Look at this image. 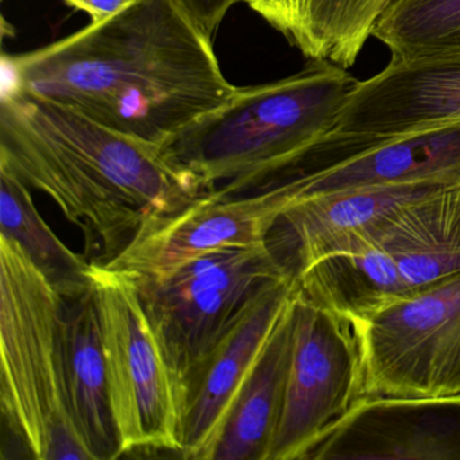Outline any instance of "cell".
Instances as JSON below:
<instances>
[{
  "mask_svg": "<svg viewBox=\"0 0 460 460\" xmlns=\"http://www.w3.org/2000/svg\"><path fill=\"white\" fill-rule=\"evenodd\" d=\"M4 87L68 107L163 146L235 93L214 42L173 0H134L123 12L52 44L2 55Z\"/></svg>",
  "mask_w": 460,
  "mask_h": 460,
  "instance_id": "6da1fadb",
  "label": "cell"
},
{
  "mask_svg": "<svg viewBox=\"0 0 460 460\" xmlns=\"http://www.w3.org/2000/svg\"><path fill=\"white\" fill-rule=\"evenodd\" d=\"M0 168L49 196L103 263L145 223L203 195L160 146L13 90H2L0 98Z\"/></svg>",
  "mask_w": 460,
  "mask_h": 460,
  "instance_id": "7a4b0ae2",
  "label": "cell"
},
{
  "mask_svg": "<svg viewBox=\"0 0 460 460\" xmlns=\"http://www.w3.org/2000/svg\"><path fill=\"white\" fill-rule=\"evenodd\" d=\"M358 80L328 61H309L292 76L238 87L222 106L161 146L201 192L241 195L332 130Z\"/></svg>",
  "mask_w": 460,
  "mask_h": 460,
  "instance_id": "3957f363",
  "label": "cell"
},
{
  "mask_svg": "<svg viewBox=\"0 0 460 460\" xmlns=\"http://www.w3.org/2000/svg\"><path fill=\"white\" fill-rule=\"evenodd\" d=\"M64 297L13 239L0 235L2 414L37 460H93L72 414Z\"/></svg>",
  "mask_w": 460,
  "mask_h": 460,
  "instance_id": "277c9868",
  "label": "cell"
},
{
  "mask_svg": "<svg viewBox=\"0 0 460 460\" xmlns=\"http://www.w3.org/2000/svg\"><path fill=\"white\" fill-rule=\"evenodd\" d=\"M112 414L122 455L181 451V395L134 276L91 261Z\"/></svg>",
  "mask_w": 460,
  "mask_h": 460,
  "instance_id": "5b68a950",
  "label": "cell"
},
{
  "mask_svg": "<svg viewBox=\"0 0 460 460\" xmlns=\"http://www.w3.org/2000/svg\"><path fill=\"white\" fill-rule=\"evenodd\" d=\"M279 277L289 276L268 244L207 252L163 276H134L180 395L236 314L266 282Z\"/></svg>",
  "mask_w": 460,
  "mask_h": 460,
  "instance_id": "8992f818",
  "label": "cell"
},
{
  "mask_svg": "<svg viewBox=\"0 0 460 460\" xmlns=\"http://www.w3.org/2000/svg\"><path fill=\"white\" fill-rule=\"evenodd\" d=\"M354 324L360 397H460V274Z\"/></svg>",
  "mask_w": 460,
  "mask_h": 460,
  "instance_id": "52a82bcc",
  "label": "cell"
},
{
  "mask_svg": "<svg viewBox=\"0 0 460 460\" xmlns=\"http://www.w3.org/2000/svg\"><path fill=\"white\" fill-rule=\"evenodd\" d=\"M268 182L285 187L295 203L363 188L460 187V123L381 138L327 133L254 188Z\"/></svg>",
  "mask_w": 460,
  "mask_h": 460,
  "instance_id": "ba28073f",
  "label": "cell"
},
{
  "mask_svg": "<svg viewBox=\"0 0 460 460\" xmlns=\"http://www.w3.org/2000/svg\"><path fill=\"white\" fill-rule=\"evenodd\" d=\"M362 395V352L354 322L298 290L293 349L269 460H303L314 440Z\"/></svg>",
  "mask_w": 460,
  "mask_h": 460,
  "instance_id": "9c48e42d",
  "label": "cell"
},
{
  "mask_svg": "<svg viewBox=\"0 0 460 460\" xmlns=\"http://www.w3.org/2000/svg\"><path fill=\"white\" fill-rule=\"evenodd\" d=\"M292 204L289 193L279 184L234 196L204 193L190 206L145 223L106 265L150 279L207 252L262 246L268 244L279 215Z\"/></svg>",
  "mask_w": 460,
  "mask_h": 460,
  "instance_id": "30bf717a",
  "label": "cell"
},
{
  "mask_svg": "<svg viewBox=\"0 0 460 460\" xmlns=\"http://www.w3.org/2000/svg\"><path fill=\"white\" fill-rule=\"evenodd\" d=\"M438 184L363 188L303 199L279 215L268 246L290 279L325 258L373 247L414 201L444 190Z\"/></svg>",
  "mask_w": 460,
  "mask_h": 460,
  "instance_id": "8fae6325",
  "label": "cell"
},
{
  "mask_svg": "<svg viewBox=\"0 0 460 460\" xmlns=\"http://www.w3.org/2000/svg\"><path fill=\"white\" fill-rule=\"evenodd\" d=\"M460 460V397H359L303 460Z\"/></svg>",
  "mask_w": 460,
  "mask_h": 460,
  "instance_id": "7c38bea8",
  "label": "cell"
},
{
  "mask_svg": "<svg viewBox=\"0 0 460 460\" xmlns=\"http://www.w3.org/2000/svg\"><path fill=\"white\" fill-rule=\"evenodd\" d=\"M460 123V50L392 56L349 93L328 133L402 136Z\"/></svg>",
  "mask_w": 460,
  "mask_h": 460,
  "instance_id": "4fadbf2b",
  "label": "cell"
},
{
  "mask_svg": "<svg viewBox=\"0 0 460 460\" xmlns=\"http://www.w3.org/2000/svg\"><path fill=\"white\" fill-rule=\"evenodd\" d=\"M296 292L297 282L290 277L266 282L193 368L181 390L182 457L206 460L236 393Z\"/></svg>",
  "mask_w": 460,
  "mask_h": 460,
  "instance_id": "5bb4252c",
  "label": "cell"
},
{
  "mask_svg": "<svg viewBox=\"0 0 460 460\" xmlns=\"http://www.w3.org/2000/svg\"><path fill=\"white\" fill-rule=\"evenodd\" d=\"M292 349L293 300L236 393L206 460H269L281 417Z\"/></svg>",
  "mask_w": 460,
  "mask_h": 460,
  "instance_id": "9a60e30c",
  "label": "cell"
},
{
  "mask_svg": "<svg viewBox=\"0 0 460 460\" xmlns=\"http://www.w3.org/2000/svg\"><path fill=\"white\" fill-rule=\"evenodd\" d=\"M64 351L75 424L93 460L122 456L112 414L101 320L93 289L64 298Z\"/></svg>",
  "mask_w": 460,
  "mask_h": 460,
  "instance_id": "2e32d148",
  "label": "cell"
},
{
  "mask_svg": "<svg viewBox=\"0 0 460 460\" xmlns=\"http://www.w3.org/2000/svg\"><path fill=\"white\" fill-rule=\"evenodd\" d=\"M406 296L460 274V187L444 188L406 207L376 242Z\"/></svg>",
  "mask_w": 460,
  "mask_h": 460,
  "instance_id": "e0dca14e",
  "label": "cell"
},
{
  "mask_svg": "<svg viewBox=\"0 0 460 460\" xmlns=\"http://www.w3.org/2000/svg\"><path fill=\"white\" fill-rule=\"evenodd\" d=\"M389 0H250L247 6L308 61L357 63Z\"/></svg>",
  "mask_w": 460,
  "mask_h": 460,
  "instance_id": "ac0fdd59",
  "label": "cell"
},
{
  "mask_svg": "<svg viewBox=\"0 0 460 460\" xmlns=\"http://www.w3.org/2000/svg\"><path fill=\"white\" fill-rule=\"evenodd\" d=\"M0 235L13 239L66 300L93 289L91 261L58 239L36 208L28 185L6 168H0Z\"/></svg>",
  "mask_w": 460,
  "mask_h": 460,
  "instance_id": "d6986e66",
  "label": "cell"
},
{
  "mask_svg": "<svg viewBox=\"0 0 460 460\" xmlns=\"http://www.w3.org/2000/svg\"><path fill=\"white\" fill-rule=\"evenodd\" d=\"M371 37L395 58L460 50V0H395Z\"/></svg>",
  "mask_w": 460,
  "mask_h": 460,
  "instance_id": "ffe728a7",
  "label": "cell"
},
{
  "mask_svg": "<svg viewBox=\"0 0 460 460\" xmlns=\"http://www.w3.org/2000/svg\"><path fill=\"white\" fill-rule=\"evenodd\" d=\"M185 17L214 42L223 21L236 4H250V0H173Z\"/></svg>",
  "mask_w": 460,
  "mask_h": 460,
  "instance_id": "44dd1931",
  "label": "cell"
},
{
  "mask_svg": "<svg viewBox=\"0 0 460 460\" xmlns=\"http://www.w3.org/2000/svg\"><path fill=\"white\" fill-rule=\"evenodd\" d=\"M66 6L84 13L91 18V23H101L115 17L134 0H63Z\"/></svg>",
  "mask_w": 460,
  "mask_h": 460,
  "instance_id": "7402d4cb",
  "label": "cell"
},
{
  "mask_svg": "<svg viewBox=\"0 0 460 460\" xmlns=\"http://www.w3.org/2000/svg\"><path fill=\"white\" fill-rule=\"evenodd\" d=\"M393 2H395V0H389V4H393Z\"/></svg>",
  "mask_w": 460,
  "mask_h": 460,
  "instance_id": "603a6c76",
  "label": "cell"
},
{
  "mask_svg": "<svg viewBox=\"0 0 460 460\" xmlns=\"http://www.w3.org/2000/svg\"><path fill=\"white\" fill-rule=\"evenodd\" d=\"M2 2H4V0H2Z\"/></svg>",
  "mask_w": 460,
  "mask_h": 460,
  "instance_id": "cb8c5ba5",
  "label": "cell"
}]
</instances>
